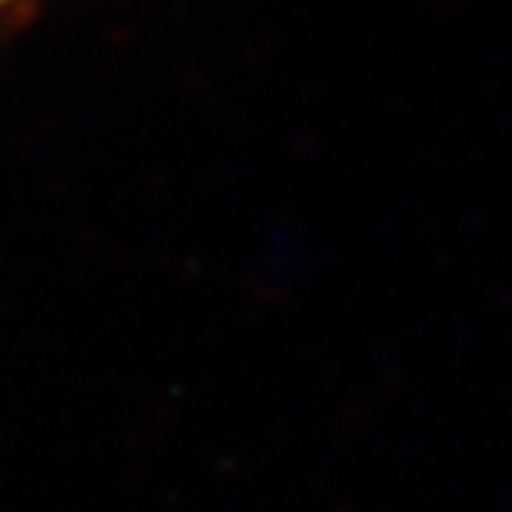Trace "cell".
<instances>
[{"mask_svg": "<svg viewBox=\"0 0 512 512\" xmlns=\"http://www.w3.org/2000/svg\"><path fill=\"white\" fill-rule=\"evenodd\" d=\"M8 4H22V0H0V8H8Z\"/></svg>", "mask_w": 512, "mask_h": 512, "instance_id": "1", "label": "cell"}]
</instances>
